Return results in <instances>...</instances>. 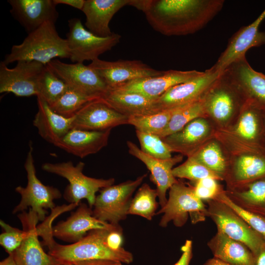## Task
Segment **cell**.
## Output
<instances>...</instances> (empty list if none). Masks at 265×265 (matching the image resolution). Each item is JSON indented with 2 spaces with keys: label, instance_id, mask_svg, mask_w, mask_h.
I'll use <instances>...</instances> for the list:
<instances>
[{
  "label": "cell",
  "instance_id": "33",
  "mask_svg": "<svg viewBox=\"0 0 265 265\" xmlns=\"http://www.w3.org/2000/svg\"><path fill=\"white\" fill-rule=\"evenodd\" d=\"M157 198L156 189L152 188L147 184H143L132 198L128 214L137 215L151 220L156 214L159 205Z\"/></svg>",
  "mask_w": 265,
  "mask_h": 265
},
{
  "label": "cell",
  "instance_id": "34",
  "mask_svg": "<svg viewBox=\"0 0 265 265\" xmlns=\"http://www.w3.org/2000/svg\"><path fill=\"white\" fill-rule=\"evenodd\" d=\"M177 107L149 115L129 117L128 124L134 126L136 130L159 136L167 127Z\"/></svg>",
  "mask_w": 265,
  "mask_h": 265
},
{
  "label": "cell",
  "instance_id": "7",
  "mask_svg": "<svg viewBox=\"0 0 265 265\" xmlns=\"http://www.w3.org/2000/svg\"><path fill=\"white\" fill-rule=\"evenodd\" d=\"M146 176L147 174H144L134 180L101 189L93 207V215L113 226L119 225L120 221L128 215L132 194Z\"/></svg>",
  "mask_w": 265,
  "mask_h": 265
},
{
  "label": "cell",
  "instance_id": "37",
  "mask_svg": "<svg viewBox=\"0 0 265 265\" xmlns=\"http://www.w3.org/2000/svg\"><path fill=\"white\" fill-rule=\"evenodd\" d=\"M200 162L224 179L226 162L219 146L211 142L192 156Z\"/></svg>",
  "mask_w": 265,
  "mask_h": 265
},
{
  "label": "cell",
  "instance_id": "11",
  "mask_svg": "<svg viewBox=\"0 0 265 265\" xmlns=\"http://www.w3.org/2000/svg\"><path fill=\"white\" fill-rule=\"evenodd\" d=\"M240 95H245L225 70L219 74L201 99L207 114L219 121L224 122L228 120L236 110Z\"/></svg>",
  "mask_w": 265,
  "mask_h": 265
},
{
  "label": "cell",
  "instance_id": "46",
  "mask_svg": "<svg viewBox=\"0 0 265 265\" xmlns=\"http://www.w3.org/2000/svg\"><path fill=\"white\" fill-rule=\"evenodd\" d=\"M85 0H53V1L56 5L59 4H63L82 10L84 5Z\"/></svg>",
  "mask_w": 265,
  "mask_h": 265
},
{
  "label": "cell",
  "instance_id": "17",
  "mask_svg": "<svg viewBox=\"0 0 265 265\" xmlns=\"http://www.w3.org/2000/svg\"><path fill=\"white\" fill-rule=\"evenodd\" d=\"M203 72L194 70H169L163 71L160 75L134 80L111 89L135 93L150 99L155 100L172 87L195 78Z\"/></svg>",
  "mask_w": 265,
  "mask_h": 265
},
{
  "label": "cell",
  "instance_id": "47",
  "mask_svg": "<svg viewBox=\"0 0 265 265\" xmlns=\"http://www.w3.org/2000/svg\"><path fill=\"white\" fill-rule=\"evenodd\" d=\"M254 265H265V247L255 256Z\"/></svg>",
  "mask_w": 265,
  "mask_h": 265
},
{
  "label": "cell",
  "instance_id": "43",
  "mask_svg": "<svg viewBox=\"0 0 265 265\" xmlns=\"http://www.w3.org/2000/svg\"><path fill=\"white\" fill-rule=\"evenodd\" d=\"M194 188L196 195L203 201L215 199L224 191L217 180L212 178H206L195 182Z\"/></svg>",
  "mask_w": 265,
  "mask_h": 265
},
{
  "label": "cell",
  "instance_id": "9",
  "mask_svg": "<svg viewBox=\"0 0 265 265\" xmlns=\"http://www.w3.org/2000/svg\"><path fill=\"white\" fill-rule=\"evenodd\" d=\"M208 217L217 231L246 245L254 256L265 247V240L236 212L217 200L206 201Z\"/></svg>",
  "mask_w": 265,
  "mask_h": 265
},
{
  "label": "cell",
  "instance_id": "12",
  "mask_svg": "<svg viewBox=\"0 0 265 265\" xmlns=\"http://www.w3.org/2000/svg\"><path fill=\"white\" fill-rule=\"evenodd\" d=\"M46 66L69 87L86 95L101 98L109 88L93 68L83 63L69 64L56 59Z\"/></svg>",
  "mask_w": 265,
  "mask_h": 265
},
{
  "label": "cell",
  "instance_id": "8",
  "mask_svg": "<svg viewBox=\"0 0 265 265\" xmlns=\"http://www.w3.org/2000/svg\"><path fill=\"white\" fill-rule=\"evenodd\" d=\"M69 31L66 34L70 59L73 62L93 61L112 49L119 43L121 36L113 33L107 37H100L83 26L79 18L68 21Z\"/></svg>",
  "mask_w": 265,
  "mask_h": 265
},
{
  "label": "cell",
  "instance_id": "3",
  "mask_svg": "<svg viewBox=\"0 0 265 265\" xmlns=\"http://www.w3.org/2000/svg\"><path fill=\"white\" fill-rule=\"evenodd\" d=\"M56 57L69 58L67 42L58 34L55 23L47 22L12 46L2 61L6 65L20 60L35 61L47 65Z\"/></svg>",
  "mask_w": 265,
  "mask_h": 265
},
{
  "label": "cell",
  "instance_id": "4",
  "mask_svg": "<svg viewBox=\"0 0 265 265\" xmlns=\"http://www.w3.org/2000/svg\"><path fill=\"white\" fill-rule=\"evenodd\" d=\"M163 213L159 225L166 227L172 221L177 227L183 226L190 216L193 224L203 221L208 216L207 206L195 194L194 186L177 181L169 189L166 204L156 212Z\"/></svg>",
  "mask_w": 265,
  "mask_h": 265
},
{
  "label": "cell",
  "instance_id": "21",
  "mask_svg": "<svg viewBox=\"0 0 265 265\" xmlns=\"http://www.w3.org/2000/svg\"><path fill=\"white\" fill-rule=\"evenodd\" d=\"M10 12L27 34L47 22L55 23L58 18L53 0H8Z\"/></svg>",
  "mask_w": 265,
  "mask_h": 265
},
{
  "label": "cell",
  "instance_id": "22",
  "mask_svg": "<svg viewBox=\"0 0 265 265\" xmlns=\"http://www.w3.org/2000/svg\"><path fill=\"white\" fill-rule=\"evenodd\" d=\"M111 129L92 131L73 128L55 146L80 158L98 153L108 144Z\"/></svg>",
  "mask_w": 265,
  "mask_h": 265
},
{
  "label": "cell",
  "instance_id": "41",
  "mask_svg": "<svg viewBox=\"0 0 265 265\" xmlns=\"http://www.w3.org/2000/svg\"><path fill=\"white\" fill-rule=\"evenodd\" d=\"M79 204L70 203L69 205H63L55 207L51 210L50 215L46 217L42 223L37 226V232L39 237H41L43 239L41 243L43 245L48 247L55 241L52 234V223L54 219L60 214L78 207Z\"/></svg>",
  "mask_w": 265,
  "mask_h": 265
},
{
  "label": "cell",
  "instance_id": "13",
  "mask_svg": "<svg viewBox=\"0 0 265 265\" xmlns=\"http://www.w3.org/2000/svg\"><path fill=\"white\" fill-rule=\"evenodd\" d=\"M88 65L111 89L134 80L159 75L163 72L137 60L109 61L98 58Z\"/></svg>",
  "mask_w": 265,
  "mask_h": 265
},
{
  "label": "cell",
  "instance_id": "45",
  "mask_svg": "<svg viewBox=\"0 0 265 265\" xmlns=\"http://www.w3.org/2000/svg\"><path fill=\"white\" fill-rule=\"evenodd\" d=\"M74 265H122V263L110 260H93L77 262Z\"/></svg>",
  "mask_w": 265,
  "mask_h": 265
},
{
  "label": "cell",
  "instance_id": "39",
  "mask_svg": "<svg viewBox=\"0 0 265 265\" xmlns=\"http://www.w3.org/2000/svg\"><path fill=\"white\" fill-rule=\"evenodd\" d=\"M136 135L140 145V150L144 153L159 159L172 158L170 147L159 136L135 130Z\"/></svg>",
  "mask_w": 265,
  "mask_h": 265
},
{
  "label": "cell",
  "instance_id": "10",
  "mask_svg": "<svg viewBox=\"0 0 265 265\" xmlns=\"http://www.w3.org/2000/svg\"><path fill=\"white\" fill-rule=\"evenodd\" d=\"M46 65L35 61L20 60L9 68L0 63V93H11L17 97L39 95L40 83Z\"/></svg>",
  "mask_w": 265,
  "mask_h": 265
},
{
  "label": "cell",
  "instance_id": "48",
  "mask_svg": "<svg viewBox=\"0 0 265 265\" xmlns=\"http://www.w3.org/2000/svg\"><path fill=\"white\" fill-rule=\"evenodd\" d=\"M203 265H231L217 258L213 257L208 260Z\"/></svg>",
  "mask_w": 265,
  "mask_h": 265
},
{
  "label": "cell",
  "instance_id": "35",
  "mask_svg": "<svg viewBox=\"0 0 265 265\" xmlns=\"http://www.w3.org/2000/svg\"><path fill=\"white\" fill-rule=\"evenodd\" d=\"M98 99L100 98L86 95L68 86L64 93L49 106L59 115L70 118L86 104Z\"/></svg>",
  "mask_w": 265,
  "mask_h": 265
},
{
  "label": "cell",
  "instance_id": "19",
  "mask_svg": "<svg viewBox=\"0 0 265 265\" xmlns=\"http://www.w3.org/2000/svg\"><path fill=\"white\" fill-rule=\"evenodd\" d=\"M119 226H113L97 219L93 215L92 209L81 203L66 220L60 221L53 226L52 234L53 237L73 243L80 240L91 230H110Z\"/></svg>",
  "mask_w": 265,
  "mask_h": 265
},
{
  "label": "cell",
  "instance_id": "5",
  "mask_svg": "<svg viewBox=\"0 0 265 265\" xmlns=\"http://www.w3.org/2000/svg\"><path fill=\"white\" fill-rule=\"evenodd\" d=\"M85 163L82 161L76 165L71 161L46 162L42 164V169L67 180L69 184L66 187L63 195L66 201L70 203L79 204L81 200L85 199L92 209L95 202L96 193L100 189L113 185L115 180L88 177L82 172Z\"/></svg>",
  "mask_w": 265,
  "mask_h": 265
},
{
  "label": "cell",
  "instance_id": "1",
  "mask_svg": "<svg viewBox=\"0 0 265 265\" xmlns=\"http://www.w3.org/2000/svg\"><path fill=\"white\" fill-rule=\"evenodd\" d=\"M223 0H130L129 5L142 11L156 31L166 36L193 34L222 9Z\"/></svg>",
  "mask_w": 265,
  "mask_h": 265
},
{
  "label": "cell",
  "instance_id": "26",
  "mask_svg": "<svg viewBox=\"0 0 265 265\" xmlns=\"http://www.w3.org/2000/svg\"><path fill=\"white\" fill-rule=\"evenodd\" d=\"M226 176L231 189L265 178V149L259 148L239 157Z\"/></svg>",
  "mask_w": 265,
  "mask_h": 265
},
{
  "label": "cell",
  "instance_id": "40",
  "mask_svg": "<svg viewBox=\"0 0 265 265\" xmlns=\"http://www.w3.org/2000/svg\"><path fill=\"white\" fill-rule=\"evenodd\" d=\"M224 203L239 215L265 240V217L246 211L235 204L223 191L215 199Z\"/></svg>",
  "mask_w": 265,
  "mask_h": 265
},
{
  "label": "cell",
  "instance_id": "38",
  "mask_svg": "<svg viewBox=\"0 0 265 265\" xmlns=\"http://www.w3.org/2000/svg\"><path fill=\"white\" fill-rule=\"evenodd\" d=\"M68 87L67 84L46 66L40 80L39 95L38 96L41 97L51 106L64 93Z\"/></svg>",
  "mask_w": 265,
  "mask_h": 265
},
{
  "label": "cell",
  "instance_id": "16",
  "mask_svg": "<svg viewBox=\"0 0 265 265\" xmlns=\"http://www.w3.org/2000/svg\"><path fill=\"white\" fill-rule=\"evenodd\" d=\"M220 74L212 67L201 75L172 87L155 100L158 108L171 109L200 99Z\"/></svg>",
  "mask_w": 265,
  "mask_h": 265
},
{
  "label": "cell",
  "instance_id": "25",
  "mask_svg": "<svg viewBox=\"0 0 265 265\" xmlns=\"http://www.w3.org/2000/svg\"><path fill=\"white\" fill-rule=\"evenodd\" d=\"M225 70L239 85L248 99L265 107V75L254 70L245 56L233 62Z\"/></svg>",
  "mask_w": 265,
  "mask_h": 265
},
{
  "label": "cell",
  "instance_id": "42",
  "mask_svg": "<svg viewBox=\"0 0 265 265\" xmlns=\"http://www.w3.org/2000/svg\"><path fill=\"white\" fill-rule=\"evenodd\" d=\"M0 225L4 231L0 235V244L8 254H12L20 246L26 232L11 226L2 220H0Z\"/></svg>",
  "mask_w": 265,
  "mask_h": 265
},
{
  "label": "cell",
  "instance_id": "24",
  "mask_svg": "<svg viewBox=\"0 0 265 265\" xmlns=\"http://www.w3.org/2000/svg\"><path fill=\"white\" fill-rule=\"evenodd\" d=\"M38 111L33 125L45 140L54 145L72 129L74 117H65L54 112L45 100L37 97Z\"/></svg>",
  "mask_w": 265,
  "mask_h": 265
},
{
  "label": "cell",
  "instance_id": "29",
  "mask_svg": "<svg viewBox=\"0 0 265 265\" xmlns=\"http://www.w3.org/2000/svg\"><path fill=\"white\" fill-rule=\"evenodd\" d=\"M209 126L202 117L195 119L182 130L161 139L172 152L191 156L194 148L208 133Z\"/></svg>",
  "mask_w": 265,
  "mask_h": 265
},
{
  "label": "cell",
  "instance_id": "23",
  "mask_svg": "<svg viewBox=\"0 0 265 265\" xmlns=\"http://www.w3.org/2000/svg\"><path fill=\"white\" fill-rule=\"evenodd\" d=\"M130 0H85L81 10L86 17L87 29L100 37L112 34L109 23L120 9L129 5Z\"/></svg>",
  "mask_w": 265,
  "mask_h": 265
},
{
  "label": "cell",
  "instance_id": "18",
  "mask_svg": "<svg viewBox=\"0 0 265 265\" xmlns=\"http://www.w3.org/2000/svg\"><path fill=\"white\" fill-rule=\"evenodd\" d=\"M74 117L73 128L92 131H103L128 124L129 118L101 98L86 104Z\"/></svg>",
  "mask_w": 265,
  "mask_h": 265
},
{
  "label": "cell",
  "instance_id": "27",
  "mask_svg": "<svg viewBox=\"0 0 265 265\" xmlns=\"http://www.w3.org/2000/svg\"><path fill=\"white\" fill-rule=\"evenodd\" d=\"M101 99L112 108L128 117L160 111L158 108L155 100L135 93L108 88Z\"/></svg>",
  "mask_w": 265,
  "mask_h": 265
},
{
  "label": "cell",
  "instance_id": "50",
  "mask_svg": "<svg viewBox=\"0 0 265 265\" xmlns=\"http://www.w3.org/2000/svg\"><path fill=\"white\" fill-rule=\"evenodd\" d=\"M263 114H264V120L265 137V107H263Z\"/></svg>",
  "mask_w": 265,
  "mask_h": 265
},
{
  "label": "cell",
  "instance_id": "32",
  "mask_svg": "<svg viewBox=\"0 0 265 265\" xmlns=\"http://www.w3.org/2000/svg\"><path fill=\"white\" fill-rule=\"evenodd\" d=\"M207 114L203 100L200 99L178 107L164 130L159 136L162 138L177 132L192 120Z\"/></svg>",
  "mask_w": 265,
  "mask_h": 265
},
{
  "label": "cell",
  "instance_id": "28",
  "mask_svg": "<svg viewBox=\"0 0 265 265\" xmlns=\"http://www.w3.org/2000/svg\"><path fill=\"white\" fill-rule=\"evenodd\" d=\"M213 257L231 265H254L255 256L244 243L233 239L220 231L208 242Z\"/></svg>",
  "mask_w": 265,
  "mask_h": 265
},
{
  "label": "cell",
  "instance_id": "31",
  "mask_svg": "<svg viewBox=\"0 0 265 265\" xmlns=\"http://www.w3.org/2000/svg\"><path fill=\"white\" fill-rule=\"evenodd\" d=\"M244 107L237 125L236 132L244 139L259 143L263 147L260 143L262 134H265L263 107L250 99L246 101Z\"/></svg>",
  "mask_w": 265,
  "mask_h": 265
},
{
  "label": "cell",
  "instance_id": "20",
  "mask_svg": "<svg viewBox=\"0 0 265 265\" xmlns=\"http://www.w3.org/2000/svg\"><path fill=\"white\" fill-rule=\"evenodd\" d=\"M129 153L141 161L150 171V180L156 186L159 205L163 207L166 203L167 190L177 182L172 174L174 166L181 161L180 156L168 159H159L151 157L144 152L132 141L128 140Z\"/></svg>",
  "mask_w": 265,
  "mask_h": 265
},
{
  "label": "cell",
  "instance_id": "30",
  "mask_svg": "<svg viewBox=\"0 0 265 265\" xmlns=\"http://www.w3.org/2000/svg\"><path fill=\"white\" fill-rule=\"evenodd\" d=\"M225 192L238 206L265 217V178Z\"/></svg>",
  "mask_w": 265,
  "mask_h": 265
},
{
  "label": "cell",
  "instance_id": "14",
  "mask_svg": "<svg viewBox=\"0 0 265 265\" xmlns=\"http://www.w3.org/2000/svg\"><path fill=\"white\" fill-rule=\"evenodd\" d=\"M265 18V9L250 25L241 27L230 39L227 47L212 66L221 73L231 64L245 56V53L252 47L265 45V31L259 30Z\"/></svg>",
  "mask_w": 265,
  "mask_h": 265
},
{
  "label": "cell",
  "instance_id": "36",
  "mask_svg": "<svg viewBox=\"0 0 265 265\" xmlns=\"http://www.w3.org/2000/svg\"><path fill=\"white\" fill-rule=\"evenodd\" d=\"M172 174L175 178L186 179L195 183L206 178L222 180L219 175L209 169L193 157L190 156L183 163L174 167Z\"/></svg>",
  "mask_w": 265,
  "mask_h": 265
},
{
  "label": "cell",
  "instance_id": "6",
  "mask_svg": "<svg viewBox=\"0 0 265 265\" xmlns=\"http://www.w3.org/2000/svg\"><path fill=\"white\" fill-rule=\"evenodd\" d=\"M24 167L27 174V184L26 187L18 186L15 191L21 195L20 203L13 209V213L25 212L27 208L35 212L39 221H44L48 214L46 210L55 208L54 200L61 197L58 189L44 185L36 175L33 147L30 142Z\"/></svg>",
  "mask_w": 265,
  "mask_h": 265
},
{
  "label": "cell",
  "instance_id": "51",
  "mask_svg": "<svg viewBox=\"0 0 265 265\" xmlns=\"http://www.w3.org/2000/svg\"><path fill=\"white\" fill-rule=\"evenodd\" d=\"M60 265H74L73 264H62Z\"/></svg>",
  "mask_w": 265,
  "mask_h": 265
},
{
  "label": "cell",
  "instance_id": "44",
  "mask_svg": "<svg viewBox=\"0 0 265 265\" xmlns=\"http://www.w3.org/2000/svg\"><path fill=\"white\" fill-rule=\"evenodd\" d=\"M182 254L179 260L174 265H189L192 258V241L186 240L181 248Z\"/></svg>",
  "mask_w": 265,
  "mask_h": 265
},
{
  "label": "cell",
  "instance_id": "15",
  "mask_svg": "<svg viewBox=\"0 0 265 265\" xmlns=\"http://www.w3.org/2000/svg\"><path fill=\"white\" fill-rule=\"evenodd\" d=\"M26 232L20 246L13 253L18 265H60L62 264L54 257L44 251L38 239L37 224L39 221L37 215L30 208L28 212H25L18 215Z\"/></svg>",
  "mask_w": 265,
  "mask_h": 265
},
{
  "label": "cell",
  "instance_id": "2",
  "mask_svg": "<svg viewBox=\"0 0 265 265\" xmlns=\"http://www.w3.org/2000/svg\"><path fill=\"white\" fill-rule=\"evenodd\" d=\"M122 229H95L79 241L62 245L54 241L49 245L48 254L61 264H73L93 260H110L130 264L133 255L121 246Z\"/></svg>",
  "mask_w": 265,
  "mask_h": 265
},
{
  "label": "cell",
  "instance_id": "49",
  "mask_svg": "<svg viewBox=\"0 0 265 265\" xmlns=\"http://www.w3.org/2000/svg\"><path fill=\"white\" fill-rule=\"evenodd\" d=\"M0 265H18L15 261L13 254H9V256L0 262Z\"/></svg>",
  "mask_w": 265,
  "mask_h": 265
}]
</instances>
